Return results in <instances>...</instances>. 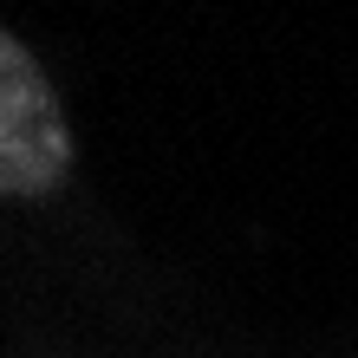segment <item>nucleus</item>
<instances>
[{"mask_svg":"<svg viewBox=\"0 0 358 358\" xmlns=\"http://www.w3.org/2000/svg\"><path fill=\"white\" fill-rule=\"evenodd\" d=\"M72 170V131L39 59L0 27V196H52Z\"/></svg>","mask_w":358,"mask_h":358,"instance_id":"obj_1","label":"nucleus"}]
</instances>
